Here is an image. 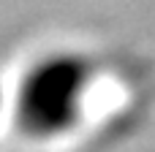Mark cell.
Here are the masks:
<instances>
[{"label":"cell","mask_w":155,"mask_h":152,"mask_svg":"<svg viewBox=\"0 0 155 152\" xmlns=\"http://www.w3.org/2000/svg\"><path fill=\"white\" fill-rule=\"evenodd\" d=\"M93 84V63L71 49L35 57L14 90V122L35 141L68 136L82 114Z\"/></svg>","instance_id":"obj_1"}]
</instances>
